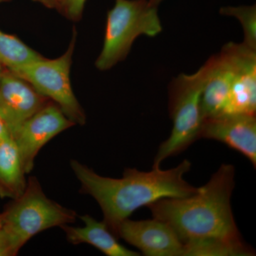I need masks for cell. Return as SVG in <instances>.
<instances>
[{"instance_id":"1","label":"cell","mask_w":256,"mask_h":256,"mask_svg":"<svg viewBox=\"0 0 256 256\" xmlns=\"http://www.w3.org/2000/svg\"><path fill=\"white\" fill-rule=\"evenodd\" d=\"M233 165L223 164L196 193L166 198L148 206L153 217L169 224L183 242L184 256H252L232 212Z\"/></svg>"},{"instance_id":"2","label":"cell","mask_w":256,"mask_h":256,"mask_svg":"<svg viewBox=\"0 0 256 256\" xmlns=\"http://www.w3.org/2000/svg\"><path fill=\"white\" fill-rule=\"evenodd\" d=\"M70 166L80 182V192L95 198L104 222L116 236L120 224L141 207L162 198L188 196L198 190L184 178L192 168L188 160L168 170L160 168L141 172L127 168L120 178L100 176L76 160L70 161Z\"/></svg>"},{"instance_id":"3","label":"cell","mask_w":256,"mask_h":256,"mask_svg":"<svg viewBox=\"0 0 256 256\" xmlns=\"http://www.w3.org/2000/svg\"><path fill=\"white\" fill-rule=\"evenodd\" d=\"M156 6L149 0H114L108 12L104 46L96 62L98 70H108L126 58L138 37L161 33Z\"/></svg>"},{"instance_id":"4","label":"cell","mask_w":256,"mask_h":256,"mask_svg":"<svg viewBox=\"0 0 256 256\" xmlns=\"http://www.w3.org/2000/svg\"><path fill=\"white\" fill-rule=\"evenodd\" d=\"M76 216L74 210L50 200L38 180L31 176L22 194L13 200L0 214V225L18 252L36 234L74 223Z\"/></svg>"},{"instance_id":"5","label":"cell","mask_w":256,"mask_h":256,"mask_svg":"<svg viewBox=\"0 0 256 256\" xmlns=\"http://www.w3.org/2000/svg\"><path fill=\"white\" fill-rule=\"evenodd\" d=\"M203 86L202 67L191 75L181 74L172 82L169 109L172 130L170 137L160 144L152 168H160L164 160L178 156L200 139L204 122L202 110Z\"/></svg>"},{"instance_id":"6","label":"cell","mask_w":256,"mask_h":256,"mask_svg":"<svg viewBox=\"0 0 256 256\" xmlns=\"http://www.w3.org/2000/svg\"><path fill=\"white\" fill-rule=\"evenodd\" d=\"M76 42V32L74 30L68 50L63 55L54 60L43 57L16 69L13 73L30 82L37 92L55 102L74 124H84L86 122V116L74 95L70 84V67Z\"/></svg>"},{"instance_id":"7","label":"cell","mask_w":256,"mask_h":256,"mask_svg":"<svg viewBox=\"0 0 256 256\" xmlns=\"http://www.w3.org/2000/svg\"><path fill=\"white\" fill-rule=\"evenodd\" d=\"M75 124L53 101L33 114L12 136L26 174L31 172L38 152L50 140Z\"/></svg>"},{"instance_id":"8","label":"cell","mask_w":256,"mask_h":256,"mask_svg":"<svg viewBox=\"0 0 256 256\" xmlns=\"http://www.w3.org/2000/svg\"><path fill=\"white\" fill-rule=\"evenodd\" d=\"M50 101L30 82L3 68L0 78V117L11 137Z\"/></svg>"},{"instance_id":"9","label":"cell","mask_w":256,"mask_h":256,"mask_svg":"<svg viewBox=\"0 0 256 256\" xmlns=\"http://www.w3.org/2000/svg\"><path fill=\"white\" fill-rule=\"evenodd\" d=\"M124 239L146 256H184L183 242L169 224L158 218L124 220L117 230Z\"/></svg>"},{"instance_id":"10","label":"cell","mask_w":256,"mask_h":256,"mask_svg":"<svg viewBox=\"0 0 256 256\" xmlns=\"http://www.w3.org/2000/svg\"><path fill=\"white\" fill-rule=\"evenodd\" d=\"M201 138L224 143L256 168V114H224L206 119L200 132Z\"/></svg>"},{"instance_id":"11","label":"cell","mask_w":256,"mask_h":256,"mask_svg":"<svg viewBox=\"0 0 256 256\" xmlns=\"http://www.w3.org/2000/svg\"><path fill=\"white\" fill-rule=\"evenodd\" d=\"M202 110L204 120L224 114L235 76L234 57L225 46L203 66Z\"/></svg>"},{"instance_id":"12","label":"cell","mask_w":256,"mask_h":256,"mask_svg":"<svg viewBox=\"0 0 256 256\" xmlns=\"http://www.w3.org/2000/svg\"><path fill=\"white\" fill-rule=\"evenodd\" d=\"M236 72L224 114H256V52L244 43L227 44Z\"/></svg>"},{"instance_id":"13","label":"cell","mask_w":256,"mask_h":256,"mask_svg":"<svg viewBox=\"0 0 256 256\" xmlns=\"http://www.w3.org/2000/svg\"><path fill=\"white\" fill-rule=\"evenodd\" d=\"M84 226L74 227L68 224L62 226L70 244H88L108 256H139L140 254L130 250L120 244L117 237L110 232L105 222H98L89 215L80 217Z\"/></svg>"},{"instance_id":"14","label":"cell","mask_w":256,"mask_h":256,"mask_svg":"<svg viewBox=\"0 0 256 256\" xmlns=\"http://www.w3.org/2000/svg\"><path fill=\"white\" fill-rule=\"evenodd\" d=\"M22 160L14 139L0 141V196L12 200L21 196L28 184Z\"/></svg>"},{"instance_id":"15","label":"cell","mask_w":256,"mask_h":256,"mask_svg":"<svg viewBox=\"0 0 256 256\" xmlns=\"http://www.w3.org/2000/svg\"><path fill=\"white\" fill-rule=\"evenodd\" d=\"M43 58L22 40L0 30V65L10 72Z\"/></svg>"},{"instance_id":"16","label":"cell","mask_w":256,"mask_h":256,"mask_svg":"<svg viewBox=\"0 0 256 256\" xmlns=\"http://www.w3.org/2000/svg\"><path fill=\"white\" fill-rule=\"evenodd\" d=\"M222 14L234 16L242 24L244 32V44L256 50V8L252 6H226L220 10Z\"/></svg>"},{"instance_id":"17","label":"cell","mask_w":256,"mask_h":256,"mask_svg":"<svg viewBox=\"0 0 256 256\" xmlns=\"http://www.w3.org/2000/svg\"><path fill=\"white\" fill-rule=\"evenodd\" d=\"M87 0H63L58 11L68 20L78 21L82 18Z\"/></svg>"},{"instance_id":"18","label":"cell","mask_w":256,"mask_h":256,"mask_svg":"<svg viewBox=\"0 0 256 256\" xmlns=\"http://www.w3.org/2000/svg\"><path fill=\"white\" fill-rule=\"evenodd\" d=\"M18 252L9 235L0 225V256H14Z\"/></svg>"},{"instance_id":"19","label":"cell","mask_w":256,"mask_h":256,"mask_svg":"<svg viewBox=\"0 0 256 256\" xmlns=\"http://www.w3.org/2000/svg\"><path fill=\"white\" fill-rule=\"evenodd\" d=\"M50 9L60 10L63 0H34Z\"/></svg>"},{"instance_id":"20","label":"cell","mask_w":256,"mask_h":256,"mask_svg":"<svg viewBox=\"0 0 256 256\" xmlns=\"http://www.w3.org/2000/svg\"><path fill=\"white\" fill-rule=\"evenodd\" d=\"M10 136V133L6 129V126H5L4 122L0 117V141L9 137Z\"/></svg>"},{"instance_id":"21","label":"cell","mask_w":256,"mask_h":256,"mask_svg":"<svg viewBox=\"0 0 256 256\" xmlns=\"http://www.w3.org/2000/svg\"><path fill=\"white\" fill-rule=\"evenodd\" d=\"M149 1L151 3H152L153 4H156L158 6V4H160L163 0H149Z\"/></svg>"},{"instance_id":"22","label":"cell","mask_w":256,"mask_h":256,"mask_svg":"<svg viewBox=\"0 0 256 256\" xmlns=\"http://www.w3.org/2000/svg\"><path fill=\"white\" fill-rule=\"evenodd\" d=\"M3 67L0 65V78H1L2 74Z\"/></svg>"},{"instance_id":"23","label":"cell","mask_w":256,"mask_h":256,"mask_svg":"<svg viewBox=\"0 0 256 256\" xmlns=\"http://www.w3.org/2000/svg\"><path fill=\"white\" fill-rule=\"evenodd\" d=\"M4 1H6V0H0V2H2Z\"/></svg>"}]
</instances>
